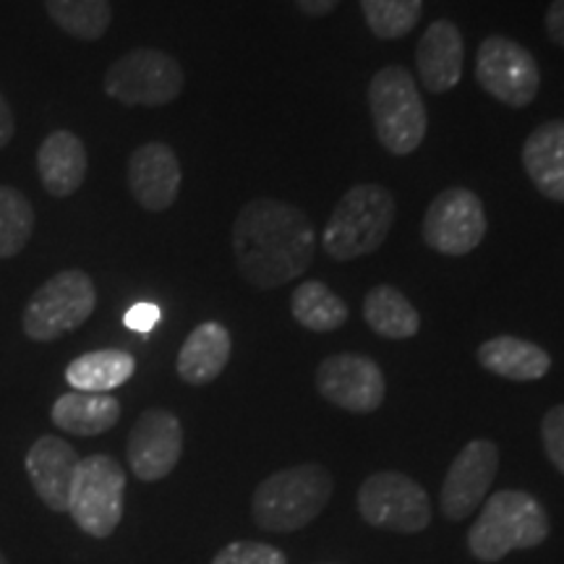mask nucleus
Here are the masks:
<instances>
[{
    "label": "nucleus",
    "mask_w": 564,
    "mask_h": 564,
    "mask_svg": "<svg viewBox=\"0 0 564 564\" xmlns=\"http://www.w3.org/2000/svg\"><path fill=\"white\" fill-rule=\"evenodd\" d=\"M232 253L249 285L259 291L288 285L314 262V223L291 202L251 199L232 223Z\"/></svg>",
    "instance_id": "obj_1"
},
{
    "label": "nucleus",
    "mask_w": 564,
    "mask_h": 564,
    "mask_svg": "<svg viewBox=\"0 0 564 564\" xmlns=\"http://www.w3.org/2000/svg\"><path fill=\"white\" fill-rule=\"evenodd\" d=\"M295 6H299V11L306 13V17L322 19L329 17V13L340 6V0H295Z\"/></svg>",
    "instance_id": "obj_34"
},
{
    "label": "nucleus",
    "mask_w": 564,
    "mask_h": 564,
    "mask_svg": "<svg viewBox=\"0 0 564 564\" xmlns=\"http://www.w3.org/2000/svg\"><path fill=\"white\" fill-rule=\"evenodd\" d=\"M316 390L327 403L348 413H373L384 403V373L361 352H335L316 369Z\"/></svg>",
    "instance_id": "obj_12"
},
{
    "label": "nucleus",
    "mask_w": 564,
    "mask_h": 564,
    "mask_svg": "<svg viewBox=\"0 0 564 564\" xmlns=\"http://www.w3.org/2000/svg\"><path fill=\"white\" fill-rule=\"evenodd\" d=\"M486 223L484 204L476 192L463 186L444 188L436 199L429 204L423 217L421 236L423 243L444 257H465L484 243Z\"/></svg>",
    "instance_id": "obj_11"
},
{
    "label": "nucleus",
    "mask_w": 564,
    "mask_h": 564,
    "mask_svg": "<svg viewBox=\"0 0 564 564\" xmlns=\"http://www.w3.org/2000/svg\"><path fill=\"white\" fill-rule=\"evenodd\" d=\"M364 319L379 337L408 340L421 329L419 308L392 285H377L364 299Z\"/></svg>",
    "instance_id": "obj_24"
},
{
    "label": "nucleus",
    "mask_w": 564,
    "mask_h": 564,
    "mask_svg": "<svg viewBox=\"0 0 564 564\" xmlns=\"http://www.w3.org/2000/svg\"><path fill=\"white\" fill-rule=\"evenodd\" d=\"M523 167L541 196L564 204V118L541 123L528 133Z\"/></svg>",
    "instance_id": "obj_20"
},
{
    "label": "nucleus",
    "mask_w": 564,
    "mask_h": 564,
    "mask_svg": "<svg viewBox=\"0 0 564 564\" xmlns=\"http://www.w3.org/2000/svg\"><path fill=\"white\" fill-rule=\"evenodd\" d=\"M476 356L486 371L510 382H535L552 369V356L541 345L512 335L491 337L478 348Z\"/></svg>",
    "instance_id": "obj_21"
},
{
    "label": "nucleus",
    "mask_w": 564,
    "mask_h": 564,
    "mask_svg": "<svg viewBox=\"0 0 564 564\" xmlns=\"http://www.w3.org/2000/svg\"><path fill=\"white\" fill-rule=\"evenodd\" d=\"M465 42L455 21L436 19L426 26L423 37L415 45V68L432 95H444L455 89L463 79Z\"/></svg>",
    "instance_id": "obj_17"
},
{
    "label": "nucleus",
    "mask_w": 564,
    "mask_h": 564,
    "mask_svg": "<svg viewBox=\"0 0 564 564\" xmlns=\"http://www.w3.org/2000/svg\"><path fill=\"white\" fill-rule=\"evenodd\" d=\"M476 82L507 108H528L541 89V68L533 53L507 34H491L478 45Z\"/></svg>",
    "instance_id": "obj_9"
},
{
    "label": "nucleus",
    "mask_w": 564,
    "mask_h": 564,
    "mask_svg": "<svg viewBox=\"0 0 564 564\" xmlns=\"http://www.w3.org/2000/svg\"><path fill=\"white\" fill-rule=\"evenodd\" d=\"M13 133H17V118H13L9 100L0 95V150H6L11 144Z\"/></svg>",
    "instance_id": "obj_33"
},
{
    "label": "nucleus",
    "mask_w": 564,
    "mask_h": 564,
    "mask_svg": "<svg viewBox=\"0 0 564 564\" xmlns=\"http://www.w3.org/2000/svg\"><path fill=\"white\" fill-rule=\"evenodd\" d=\"M87 171V147L74 131L61 129L42 139L37 150V173L42 188L55 199H68L79 192Z\"/></svg>",
    "instance_id": "obj_18"
},
{
    "label": "nucleus",
    "mask_w": 564,
    "mask_h": 564,
    "mask_svg": "<svg viewBox=\"0 0 564 564\" xmlns=\"http://www.w3.org/2000/svg\"><path fill=\"white\" fill-rule=\"evenodd\" d=\"M126 327L133 333H150L154 324L160 322V308L152 303H137L129 314H126Z\"/></svg>",
    "instance_id": "obj_31"
},
{
    "label": "nucleus",
    "mask_w": 564,
    "mask_h": 564,
    "mask_svg": "<svg viewBox=\"0 0 564 564\" xmlns=\"http://www.w3.org/2000/svg\"><path fill=\"white\" fill-rule=\"evenodd\" d=\"M102 87L105 95L126 108H162L178 100L186 74L171 53L137 47L112 63Z\"/></svg>",
    "instance_id": "obj_7"
},
{
    "label": "nucleus",
    "mask_w": 564,
    "mask_h": 564,
    "mask_svg": "<svg viewBox=\"0 0 564 564\" xmlns=\"http://www.w3.org/2000/svg\"><path fill=\"white\" fill-rule=\"evenodd\" d=\"M549 535V514L528 491L505 489L486 499L470 528L468 546L481 562H499L518 549H535Z\"/></svg>",
    "instance_id": "obj_4"
},
{
    "label": "nucleus",
    "mask_w": 564,
    "mask_h": 564,
    "mask_svg": "<svg viewBox=\"0 0 564 564\" xmlns=\"http://www.w3.org/2000/svg\"><path fill=\"white\" fill-rule=\"evenodd\" d=\"M371 34L379 40H400L419 26L423 0H361Z\"/></svg>",
    "instance_id": "obj_28"
},
{
    "label": "nucleus",
    "mask_w": 564,
    "mask_h": 564,
    "mask_svg": "<svg viewBox=\"0 0 564 564\" xmlns=\"http://www.w3.org/2000/svg\"><path fill=\"white\" fill-rule=\"evenodd\" d=\"M499 468V449L489 440H474L457 453L442 484V512L447 520L470 518L489 494Z\"/></svg>",
    "instance_id": "obj_14"
},
{
    "label": "nucleus",
    "mask_w": 564,
    "mask_h": 564,
    "mask_svg": "<svg viewBox=\"0 0 564 564\" xmlns=\"http://www.w3.org/2000/svg\"><path fill=\"white\" fill-rule=\"evenodd\" d=\"M51 419L55 429L74 436H97L121 421V403L112 394L70 390L55 400Z\"/></svg>",
    "instance_id": "obj_22"
},
{
    "label": "nucleus",
    "mask_w": 564,
    "mask_h": 564,
    "mask_svg": "<svg viewBox=\"0 0 564 564\" xmlns=\"http://www.w3.org/2000/svg\"><path fill=\"white\" fill-rule=\"evenodd\" d=\"M358 512L369 525L398 533H419L432 523L429 494L398 470H382L366 478L358 489Z\"/></svg>",
    "instance_id": "obj_10"
},
{
    "label": "nucleus",
    "mask_w": 564,
    "mask_h": 564,
    "mask_svg": "<svg viewBox=\"0 0 564 564\" xmlns=\"http://www.w3.org/2000/svg\"><path fill=\"white\" fill-rule=\"evenodd\" d=\"M369 110L373 131L394 158H405L421 147L429 118L419 84L403 66H387L371 76Z\"/></svg>",
    "instance_id": "obj_5"
},
{
    "label": "nucleus",
    "mask_w": 564,
    "mask_h": 564,
    "mask_svg": "<svg viewBox=\"0 0 564 564\" xmlns=\"http://www.w3.org/2000/svg\"><path fill=\"white\" fill-rule=\"evenodd\" d=\"M97 308V285L84 270H61L45 280L21 314V329L34 343H53L76 333Z\"/></svg>",
    "instance_id": "obj_6"
},
{
    "label": "nucleus",
    "mask_w": 564,
    "mask_h": 564,
    "mask_svg": "<svg viewBox=\"0 0 564 564\" xmlns=\"http://www.w3.org/2000/svg\"><path fill=\"white\" fill-rule=\"evenodd\" d=\"M126 470L110 455L82 457L68 494V514L91 539H108L123 520Z\"/></svg>",
    "instance_id": "obj_8"
},
{
    "label": "nucleus",
    "mask_w": 564,
    "mask_h": 564,
    "mask_svg": "<svg viewBox=\"0 0 564 564\" xmlns=\"http://www.w3.org/2000/svg\"><path fill=\"white\" fill-rule=\"evenodd\" d=\"M398 202L382 183H358L337 202L322 232V249L335 262H352L377 251L390 236Z\"/></svg>",
    "instance_id": "obj_2"
},
{
    "label": "nucleus",
    "mask_w": 564,
    "mask_h": 564,
    "mask_svg": "<svg viewBox=\"0 0 564 564\" xmlns=\"http://www.w3.org/2000/svg\"><path fill=\"white\" fill-rule=\"evenodd\" d=\"M541 440L554 468L564 474V405H554L541 421Z\"/></svg>",
    "instance_id": "obj_30"
},
{
    "label": "nucleus",
    "mask_w": 564,
    "mask_h": 564,
    "mask_svg": "<svg viewBox=\"0 0 564 564\" xmlns=\"http://www.w3.org/2000/svg\"><path fill=\"white\" fill-rule=\"evenodd\" d=\"M133 371H137V361H133L131 352L102 348L74 358L66 369V382L76 392L110 394L129 382Z\"/></svg>",
    "instance_id": "obj_23"
},
{
    "label": "nucleus",
    "mask_w": 564,
    "mask_h": 564,
    "mask_svg": "<svg viewBox=\"0 0 564 564\" xmlns=\"http://www.w3.org/2000/svg\"><path fill=\"white\" fill-rule=\"evenodd\" d=\"M291 314L301 327L312 329V333H335L350 319L348 303L319 280L301 282L295 288L291 295Z\"/></svg>",
    "instance_id": "obj_25"
},
{
    "label": "nucleus",
    "mask_w": 564,
    "mask_h": 564,
    "mask_svg": "<svg viewBox=\"0 0 564 564\" xmlns=\"http://www.w3.org/2000/svg\"><path fill=\"white\" fill-rule=\"evenodd\" d=\"M544 26H546L549 40H552L554 45L564 47V0H554V3L549 6L546 17H544Z\"/></svg>",
    "instance_id": "obj_32"
},
{
    "label": "nucleus",
    "mask_w": 564,
    "mask_h": 564,
    "mask_svg": "<svg viewBox=\"0 0 564 564\" xmlns=\"http://www.w3.org/2000/svg\"><path fill=\"white\" fill-rule=\"evenodd\" d=\"M230 352L232 340L228 327L220 322H204L199 327H194V333L183 340L175 371H178L181 382L204 387L215 382L225 371V366L230 361Z\"/></svg>",
    "instance_id": "obj_19"
},
{
    "label": "nucleus",
    "mask_w": 564,
    "mask_h": 564,
    "mask_svg": "<svg viewBox=\"0 0 564 564\" xmlns=\"http://www.w3.org/2000/svg\"><path fill=\"white\" fill-rule=\"evenodd\" d=\"M129 192L141 209L165 212L181 194V160L165 141H147L131 152L126 165Z\"/></svg>",
    "instance_id": "obj_15"
},
{
    "label": "nucleus",
    "mask_w": 564,
    "mask_h": 564,
    "mask_svg": "<svg viewBox=\"0 0 564 564\" xmlns=\"http://www.w3.org/2000/svg\"><path fill=\"white\" fill-rule=\"evenodd\" d=\"M45 11L63 34L82 42L105 37L112 24L110 0H45Z\"/></svg>",
    "instance_id": "obj_26"
},
{
    "label": "nucleus",
    "mask_w": 564,
    "mask_h": 564,
    "mask_svg": "<svg viewBox=\"0 0 564 564\" xmlns=\"http://www.w3.org/2000/svg\"><path fill=\"white\" fill-rule=\"evenodd\" d=\"M212 564H288V556L259 541H232L212 560Z\"/></svg>",
    "instance_id": "obj_29"
},
{
    "label": "nucleus",
    "mask_w": 564,
    "mask_h": 564,
    "mask_svg": "<svg viewBox=\"0 0 564 564\" xmlns=\"http://www.w3.org/2000/svg\"><path fill=\"white\" fill-rule=\"evenodd\" d=\"M0 564H9V560H6L3 552H0Z\"/></svg>",
    "instance_id": "obj_35"
},
{
    "label": "nucleus",
    "mask_w": 564,
    "mask_h": 564,
    "mask_svg": "<svg viewBox=\"0 0 564 564\" xmlns=\"http://www.w3.org/2000/svg\"><path fill=\"white\" fill-rule=\"evenodd\" d=\"M183 453V426L178 415L165 411V408H150L133 423L129 434V455L131 474L139 481H162L173 474Z\"/></svg>",
    "instance_id": "obj_13"
},
{
    "label": "nucleus",
    "mask_w": 564,
    "mask_h": 564,
    "mask_svg": "<svg viewBox=\"0 0 564 564\" xmlns=\"http://www.w3.org/2000/svg\"><path fill=\"white\" fill-rule=\"evenodd\" d=\"M333 497V476L324 465L306 463L267 476L253 491V523L270 533H291L316 520Z\"/></svg>",
    "instance_id": "obj_3"
},
{
    "label": "nucleus",
    "mask_w": 564,
    "mask_h": 564,
    "mask_svg": "<svg viewBox=\"0 0 564 564\" xmlns=\"http://www.w3.org/2000/svg\"><path fill=\"white\" fill-rule=\"evenodd\" d=\"M79 453L66 440L42 434L26 453V474L42 505L55 512H68V494L79 468Z\"/></svg>",
    "instance_id": "obj_16"
},
{
    "label": "nucleus",
    "mask_w": 564,
    "mask_h": 564,
    "mask_svg": "<svg viewBox=\"0 0 564 564\" xmlns=\"http://www.w3.org/2000/svg\"><path fill=\"white\" fill-rule=\"evenodd\" d=\"M37 228L32 202L19 188L0 183V259H13L26 249Z\"/></svg>",
    "instance_id": "obj_27"
}]
</instances>
